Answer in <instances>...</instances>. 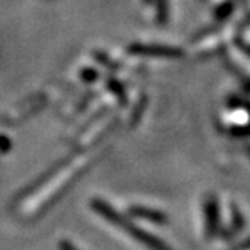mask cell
Here are the masks:
<instances>
[{
    "label": "cell",
    "mask_w": 250,
    "mask_h": 250,
    "mask_svg": "<svg viewBox=\"0 0 250 250\" xmlns=\"http://www.w3.org/2000/svg\"><path fill=\"white\" fill-rule=\"evenodd\" d=\"M230 134L232 136H238V137H243V136H247V127L243 125V127H238V125H234V127L229 128Z\"/></svg>",
    "instance_id": "cell-10"
},
{
    "label": "cell",
    "mask_w": 250,
    "mask_h": 250,
    "mask_svg": "<svg viewBox=\"0 0 250 250\" xmlns=\"http://www.w3.org/2000/svg\"><path fill=\"white\" fill-rule=\"evenodd\" d=\"M127 212L130 214L131 217L146 220V222L154 223V225H166L169 222L167 216L163 211H158V209H154V208H148V207H142V205H131L127 209Z\"/></svg>",
    "instance_id": "cell-4"
},
{
    "label": "cell",
    "mask_w": 250,
    "mask_h": 250,
    "mask_svg": "<svg viewBox=\"0 0 250 250\" xmlns=\"http://www.w3.org/2000/svg\"><path fill=\"white\" fill-rule=\"evenodd\" d=\"M133 55L142 56H162V58H178L183 55L181 50L175 47H165V45H144V44H134L128 48Z\"/></svg>",
    "instance_id": "cell-3"
},
{
    "label": "cell",
    "mask_w": 250,
    "mask_h": 250,
    "mask_svg": "<svg viewBox=\"0 0 250 250\" xmlns=\"http://www.w3.org/2000/svg\"><path fill=\"white\" fill-rule=\"evenodd\" d=\"M228 104H229V109H232V110H237V109H241V107H246V101H243L240 98H235V97L229 98Z\"/></svg>",
    "instance_id": "cell-9"
},
{
    "label": "cell",
    "mask_w": 250,
    "mask_h": 250,
    "mask_svg": "<svg viewBox=\"0 0 250 250\" xmlns=\"http://www.w3.org/2000/svg\"><path fill=\"white\" fill-rule=\"evenodd\" d=\"M205 235L207 238H212L219 234L220 230V208L216 196H208L205 205Z\"/></svg>",
    "instance_id": "cell-2"
},
{
    "label": "cell",
    "mask_w": 250,
    "mask_h": 250,
    "mask_svg": "<svg viewBox=\"0 0 250 250\" xmlns=\"http://www.w3.org/2000/svg\"><path fill=\"white\" fill-rule=\"evenodd\" d=\"M91 208L94 211H97L104 220L110 222L116 228L122 229L125 234L131 235L137 243L144 244L149 250H173L167 243H165L163 240H160L157 235H152L151 232L139 228L127 216H124L122 212L116 211L109 202H105V201H103L100 198H95V199L91 201Z\"/></svg>",
    "instance_id": "cell-1"
},
{
    "label": "cell",
    "mask_w": 250,
    "mask_h": 250,
    "mask_svg": "<svg viewBox=\"0 0 250 250\" xmlns=\"http://www.w3.org/2000/svg\"><path fill=\"white\" fill-rule=\"evenodd\" d=\"M247 246H249V243H247V240H244V241H243V244H241V247H240V246H237V247L230 249V250H247Z\"/></svg>",
    "instance_id": "cell-12"
},
{
    "label": "cell",
    "mask_w": 250,
    "mask_h": 250,
    "mask_svg": "<svg viewBox=\"0 0 250 250\" xmlns=\"http://www.w3.org/2000/svg\"><path fill=\"white\" fill-rule=\"evenodd\" d=\"M80 77L86 82V83H94L97 79H98V73L92 68H84L82 73H80Z\"/></svg>",
    "instance_id": "cell-7"
},
{
    "label": "cell",
    "mask_w": 250,
    "mask_h": 250,
    "mask_svg": "<svg viewBox=\"0 0 250 250\" xmlns=\"http://www.w3.org/2000/svg\"><path fill=\"white\" fill-rule=\"evenodd\" d=\"M230 219H232L230 230L234 232V234H237V232H240L244 228V217L237 205H232V217Z\"/></svg>",
    "instance_id": "cell-6"
},
{
    "label": "cell",
    "mask_w": 250,
    "mask_h": 250,
    "mask_svg": "<svg viewBox=\"0 0 250 250\" xmlns=\"http://www.w3.org/2000/svg\"><path fill=\"white\" fill-rule=\"evenodd\" d=\"M12 149V140L6 134H0V154H6Z\"/></svg>",
    "instance_id": "cell-8"
},
{
    "label": "cell",
    "mask_w": 250,
    "mask_h": 250,
    "mask_svg": "<svg viewBox=\"0 0 250 250\" xmlns=\"http://www.w3.org/2000/svg\"><path fill=\"white\" fill-rule=\"evenodd\" d=\"M107 86H109V89L110 91L115 94V97L122 103V104H125L127 103V94H125V89H124V86L118 82V80H115V79H107Z\"/></svg>",
    "instance_id": "cell-5"
},
{
    "label": "cell",
    "mask_w": 250,
    "mask_h": 250,
    "mask_svg": "<svg viewBox=\"0 0 250 250\" xmlns=\"http://www.w3.org/2000/svg\"><path fill=\"white\" fill-rule=\"evenodd\" d=\"M59 249H61V250H79L73 243L68 241V240H62V241L59 243Z\"/></svg>",
    "instance_id": "cell-11"
}]
</instances>
